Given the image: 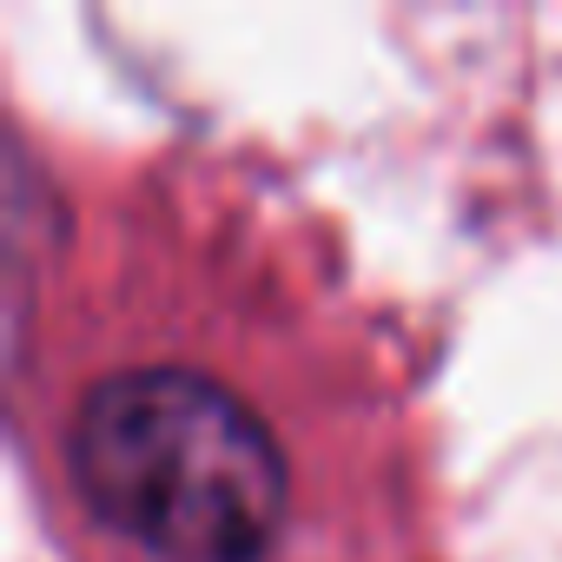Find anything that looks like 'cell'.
<instances>
[{
    "label": "cell",
    "instance_id": "cell-1",
    "mask_svg": "<svg viewBox=\"0 0 562 562\" xmlns=\"http://www.w3.org/2000/svg\"><path fill=\"white\" fill-rule=\"evenodd\" d=\"M67 470L80 503L159 562H265L292 503L271 424L192 364L100 378L74 411Z\"/></svg>",
    "mask_w": 562,
    "mask_h": 562
}]
</instances>
